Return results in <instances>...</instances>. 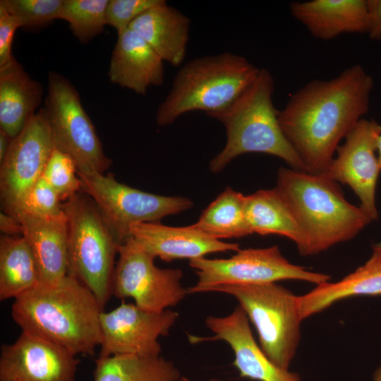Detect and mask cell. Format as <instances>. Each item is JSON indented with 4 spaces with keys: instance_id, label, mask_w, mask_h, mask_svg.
Here are the masks:
<instances>
[{
    "instance_id": "cell-1",
    "label": "cell",
    "mask_w": 381,
    "mask_h": 381,
    "mask_svg": "<svg viewBox=\"0 0 381 381\" xmlns=\"http://www.w3.org/2000/svg\"><path fill=\"white\" fill-rule=\"evenodd\" d=\"M373 79L359 64L313 80L278 111L282 130L306 172L325 174L339 143L368 111Z\"/></svg>"
},
{
    "instance_id": "cell-2",
    "label": "cell",
    "mask_w": 381,
    "mask_h": 381,
    "mask_svg": "<svg viewBox=\"0 0 381 381\" xmlns=\"http://www.w3.org/2000/svg\"><path fill=\"white\" fill-rule=\"evenodd\" d=\"M103 310L94 294L67 274L54 284H40L14 299L11 315L23 332L57 344L75 356H93L101 344Z\"/></svg>"
},
{
    "instance_id": "cell-3",
    "label": "cell",
    "mask_w": 381,
    "mask_h": 381,
    "mask_svg": "<svg viewBox=\"0 0 381 381\" xmlns=\"http://www.w3.org/2000/svg\"><path fill=\"white\" fill-rule=\"evenodd\" d=\"M276 190L303 237L298 250L310 256L354 238L372 222L361 208L345 198L337 182L325 174L279 168Z\"/></svg>"
},
{
    "instance_id": "cell-4",
    "label": "cell",
    "mask_w": 381,
    "mask_h": 381,
    "mask_svg": "<svg viewBox=\"0 0 381 381\" xmlns=\"http://www.w3.org/2000/svg\"><path fill=\"white\" fill-rule=\"evenodd\" d=\"M274 90L270 71L260 68L254 80L230 106L209 115L221 122L226 133L225 146L210 163L212 172L222 171L235 158L250 152L277 157L291 168L306 171L282 130L273 104Z\"/></svg>"
},
{
    "instance_id": "cell-5",
    "label": "cell",
    "mask_w": 381,
    "mask_h": 381,
    "mask_svg": "<svg viewBox=\"0 0 381 381\" xmlns=\"http://www.w3.org/2000/svg\"><path fill=\"white\" fill-rule=\"evenodd\" d=\"M259 71L245 57L229 52L191 60L176 73L169 94L158 107L156 123L165 126L188 112L203 111L209 116L225 109Z\"/></svg>"
},
{
    "instance_id": "cell-6",
    "label": "cell",
    "mask_w": 381,
    "mask_h": 381,
    "mask_svg": "<svg viewBox=\"0 0 381 381\" xmlns=\"http://www.w3.org/2000/svg\"><path fill=\"white\" fill-rule=\"evenodd\" d=\"M80 192L63 203L68 229V274L86 286L104 308L112 295L120 244L94 201Z\"/></svg>"
},
{
    "instance_id": "cell-7",
    "label": "cell",
    "mask_w": 381,
    "mask_h": 381,
    "mask_svg": "<svg viewBox=\"0 0 381 381\" xmlns=\"http://www.w3.org/2000/svg\"><path fill=\"white\" fill-rule=\"evenodd\" d=\"M208 292L236 298L254 325L262 350L277 365L289 370L301 340L298 296L277 283L222 285Z\"/></svg>"
},
{
    "instance_id": "cell-8",
    "label": "cell",
    "mask_w": 381,
    "mask_h": 381,
    "mask_svg": "<svg viewBox=\"0 0 381 381\" xmlns=\"http://www.w3.org/2000/svg\"><path fill=\"white\" fill-rule=\"evenodd\" d=\"M43 107L54 147L74 161L77 171L104 174L111 160L104 152L78 92L62 75L49 71Z\"/></svg>"
},
{
    "instance_id": "cell-9",
    "label": "cell",
    "mask_w": 381,
    "mask_h": 381,
    "mask_svg": "<svg viewBox=\"0 0 381 381\" xmlns=\"http://www.w3.org/2000/svg\"><path fill=\"white\" fill-rule=\"evenodd\" d=\"M81 192L95 203L119 244L129 237L130 228L136 224L159 222L193 207L182 196H167L147 193L116 181L111 174L77 171Z\"/></svg>"
},
{
    "instance_id": "cell-10",
    "label": "cell",
    "mask_w": 381,
    "mask_h": 381,
    "mask_svg": "<svg viewBox=\"0 0 381 381\" xmlns=\"http://www.w3.org/2000/svg\"><path fill=\"white\" fill-rule=\"evenodd\" d=\"M198 276L197 283L187 288L188 294L208 292L222 285L277 283L300 280L318 285L330 281L326 274L308 270L290 262L277 246L238 250L229 258H201L190 260Z\"/></svg>"
},
{
    "instance_id": "cell-11",
    "label": "cell",
    "mask_w": 381,
    "mask_h": 381,
    "mask_svg": "<svg viewBox=\"0 0 381 381\" xmlns=\"http://www.w3.org/2000/svg\"><path fill=\"white\" fill-rule=\"evenodd\" d=\"M112 283V295L131 298L138 307L162 312L179 304L188 294L182 284V271L159 268L155 258L128 237L119 245Z\"/></svg>"
},
{
    "instance_id": "cell-12",
    "label": "cell",
    "mask_w": 381,
    "mask_h": 381,
    "mask_svg": "<svg viewBox=\"0 0 381 381\" xmlns=\"http://www.w3.org/2000/svg\"><path fill=\"white\" fill-rule=\"evenodd\" d=\"M178 318L175 311H148L134 303L123 302L109 312L103 310L99 356H159L162 346L158 339L169 334Z\"/></svg>"
},
{
    "instance_id": "cell-13",
    "label": "cell",
    "mask_w": 381,
    "mask_h": 381,
    "mask_svg": "<svg viewBox=\"0 0 381 381\" xmlns=\"http://www.w3.org/2000/svg\"><path fill=\"white\" fill-rule=\"evenodd\" d=\"M55 148L43 108L12 139L0 163V197L3 211L12 210L28 190L42 176Z\"/></svg>"
},
{
    "instance_id": "cell-14",
    "label": "cell",
    "mask_w": 381,
    "mask_h": 381,
    "mask_svg": "<svg viewBox=\"0 0 381 381\" xmlns=\"http://www.w3.org/2000/svg\"><path fill=\"white\" fill-rule=\"evenodd\" d=\"M381 125L375 120L361 119L339 145L325 173L336 182L349 186L358 196L361 208L373 220L378 219L375 190L379 174L377 145Z\"/></svg>"
},
{
    "instance_id": "cell-15",
    "label": "cell",
    "mask_w": 381,
    "mask_h": 381,
    "mask_svg": "<svg viewBox=\"0 0 381 381\" xmlns=\"http://www.w3.org/2000/svg\"><path fill=\"white\" fill-rule=\"evenodd\" d=\"M80 360L64 348L22 331L0 352V381H75Z\"/></svg>"
},
{
    "instance_id": "cell-16",
    "label": "cell",
    "mask_w": 381,
    "mask_h": 381,
    "mask_svg": "<svg viewBox=\"0 0 381 381\" xmlns=\"http://www.w3.org/2000/svg\"><path fill=\"white\" fill-rule=\"evenodd\" d=\"M205 324L214 334H188L189 341H225L234 353L233 365L241 377L257 381H301L298 373L279 367L264 353L253 335L246 313L239 306L226 316H208Z\"/></svg>"
},
{
    "instance_id": "cell-17",
    "label": "cell",
    "mask_w": 381,
    "mask_h": 381,
    "mask_svg": "<svg viewBox=\"0 0 381 381\" xmlns=\"http://www.w3.org/2000/svg\"><path fill=\"white\" fill-rule=\"evenodd\" d=\"M129 237L142 250L166 262L189 260L226 251H238L239 245L212 238L195 228L170 226L159 222L136 224L130 228Z\"/></svg>"
},
{
    "instance_id": "cell-18",
    "label": "cell",
    "mask_w": 381,
    "mask_h": 381,
    "mask_svg": "<svg viewBox=\"0 0 381 381\" xmlns=\"http://www.w3.org/2000/svg\"><path fill=\"white\" fill-rule=\"evenodd\" d=\"M164 61L135 31L118 35L110 59L109 80L145 95L150 86L164 82Z\"/></svg>"
},
{
    "instance_id": "cell-19",
    "label": "cell",
    "mask_w": 381,
    "mask_h": 381,
    "mask_svg": "<svg viewBox=\"0 0 381 381\" xmlns=\"http://www.w3.org/2000/svg\"><path fill=\"white\" fill-rule=\"evenodd\" d=\"M22 224V236L35 257L41 284H54L68 274V229L65 213L41 217L20 211L9 214Z\"/></svg>"
},
{
    "instance_id": "cell-20",
    "label": "cell",
    "mask_w": 381,
    "mask_h": 381,
    "mask_svg": "<svg viewBox=\"0 0 381 381\" xmlns=\"http://www.w3.org/2000/svg\"><path fill=\"white\" fill-rule=\"evenodd\" d=\"M292 16L312 36L332 40L342 34L366 33L367 0H310L289 4Z\"/></svg>"
},
{
    "instance_id": "cell-21",
    "label": "cell",
    "mask_w": 381,
    "mask_h": 381,
    "mask_svg": "<svg viewBox=\"0 0 381 381\" xmlns=\"http://www.w3.org/2000/svg\"><path fill=\"white\" fill-rule=\"evenodd\" d=\"M43 87L32 79L14 56L0 66V130L17 136L37 112Z\"/></svg>"
},
{
    "instance_id": "cell-22",
    "label": "cell",
    "mask_w": 381,
    "mask_h": 381,
    "mask_svg": "<svg viewBox=\"0 0 381 381\" xmlns=\"http://www.w3.org/2000/svg\"><path fill=\"white\" fill-rule=\"evenodd\" d=\"M190 19L166 1L138 17L129 28L138 34L162 59L180 66L186 54Z\"/></svg>"
},
{
    "instance_id": "cell-23",
    "label": "cell",
    "mask_w": 381,
    "mask_h": 381,
    "mask_svg": "<svg viewBox=\"0 0 381 381\" xmlns=\"http://www.w3.org/2000/svg\"><path fill=\"white\" fill-rule=\"evenodd\" d=\"M376 295H381V252L373 250L363 265L341 279L315 285L308 293L298 296L299 312L303 320L341 300Z\"/></svg>"
},
{
    "instance_id": "cell-24",
    "label": "cell",
    "mask_w": 381,
    "mask_h": 381,
    "mask_svg": "<svg viewBox=\"0 0 381 381\" xmlns=\"http://www.w3.org/2000/svg\"><path fill=\"white\" fill-rule=\"evenodd\" d=\"M245 213L252 234L284 236L294 241L298 250L301 248V230L275 188L246 195Z\"/></svg>"
},
{
    "instance_id": "cell-25",
    "label": "cell",
    "mask_w": 381,
    "mask_h": 381,
    "mask_svg": "<svg viewBox=\"0 0 381 381\" xmlns=\"http://www.w3.org/2000/svg\"><path fill=\"white\" fill-rule=\"evenodd\" d=\"M40 284L34 253L23 236L0 238V300L20 296Z\"/></svg>"
},
{
    "instance_id": "cell-26",
    "label": "cell",
    "mask_w": 381,
    "mask_h": 381,
    "mask_svg": "<svg viewBox=\"0 0 381 381\" xmlns=\"http://www.w3.org/2000/svg\"><path fill=\"white\" fill-rule=\"evenodd\" d=\"M94 381H178L181 376L173 362L162 356L128 355L99 356Z\"/></svg>"
},
{
    "instance_id": "cell-27",
    "label": "cell",
    "mask_w": 381,
    "mask_h": 381,
    "mask_svg": "<svg viewBox=\"0 0 381 381\" xmlns=\"http://www.w3.org/2000/svg\"><path fill=\"white\" fill-rule=\"evenodd\" d=\"M245 197L230 187L225 188L192 225L218 240L252 234L246 217Z\"/></svg>"
},
{
    "instance_id": "cell-28",
    "label": "cell",
    "mask_w": 381,
    "mask_h": 381,
    "mask_svg": "<svg viewBox=\"0 0 381 381\" xmlns=\"http://www.w3.org/2000/svg\"><path fill=\"white\" fill-rule=\"evenodd\" d=\"M109 0H64L60 19L68 23L71 30L83 44L101 34L107 25Z\"/></svg>"
},
{
    "instance_id": "cell-29",
    "label": "cell",
    "mask_w": 381,
    "mask_h": 381,
    "mask_svg": "<svg viewBox=\"0 0 381 381\" xmlns=\"http://www.w3.org/2000/svg\"><path fill=\"white\" fill-rule=\"evenodd\" d=\"M64 0H1L20 28H38L60 19Z\"/></svg>"
},
{
    "instance_id": "cell-30",
    "label": "cell",
    "mask_w": 381,
    "mask_h": 381,
    "mask_svg": "<svg viewBox=\"0 0 381 381\" xmlns=\"http://www.w3.org/2000/svg\"><path fill=\"white\" fill-rule=\"evenodd\" d=\"M42 177L54 188L61 201L81 191L74 161L56 148L49 157Z\"/></svg>"
},
{
    "instance_id": "cell-31",
    "label": "cell",
    "mask_w": 381,
    "mask_h": 381,
    "mask_svg": "<svg viewBox=\"0 0 381 381\" xmlns=\"http://www.w3.org/2000/svg\"><path fill=\"white\" fill-rule=\"evenodd\" d=\"M16 211L41 217H55L64 214L61 198L42 177L28 190L16 207L6 213Z\"/></svg>"
},
{
    "instance_id": "cell-32",
    "label": "cell",
    "mask_w": 381,
    "mask_h": 381,
    "mask_svg": "<svg viewBox=\"0 0 381 381\" xmlns=\"http://www.w3.org/2000/svg\"><path fill=\"white\" fill-rule=\"evenodd\" d=\"M164 0H109L106 10L107 24L113 27L118 35L128 30L140 15Z\"/></svg>"
},
{
    "instance_id": "cell-33",
    "label": "cell",
    "mask_w": 381,
    "mask_h": 381,
    "mask_svg": "<svg viewBox=\"0 0 381 381\" xmlns=\"http://www.w3.org/2000/svg\"><path fill=\"white\" fill-rule=\"evenodd\" d=\"M18 28L20 26L16 18L0 4V66L8 63L13 56L12 43Z\"/></svg>"
},
{
    "instance_id": "cell-34",
    "label": "cell",
    "mask_w": 381,
    "mask_h": 381,
    "mask_svg": "<svg viewBox=\"0 0 381 381\" xmlns=\"http://www.w3.org/2000/svg\"><path fill=\"white\" fill-rule=\"evenodd\" d=\"M368 24L366 33L373 40H381V0H367Z\"/></svg>"
},
{
    "instance_id": "cell-35",
    "label": "cell",
    "mask_w": 381,
    "mask_h": 381,
    "mask_svg": "<svg viewBox=\"0 0 381 381\" xmlns=\"http://www.w3.org/2000/svg\"><path fill=\"white\" fill-rule=\"evenodd\" d=\"M0 230L2 235L6 236H17L23 234L22 224L19 220L4 211L0 213Z\"/></svg>"
},
{
    "instance_id": "cell-36",
    "label": "cell",
    "mask_w": 381,
    "mask_h": 381,
    "mask_svg": "<svg viewBox=\"0 0 381 381\" xmlns=\"http://www.w3.org/2000/svg\"><path fill=\"white\" fill-rule=\"evenodd\" d=\"M12 139L6 133L0 130V163L8 153Z\"/></svg>"
},
{
    "instance_id": "cell-37",
    "label": "cell",
    "mask_w": 381,
    "mask_h": 381,
    "mask_svg": "<svg viewBox=\"0 0 381 381\" xmlns=\"http://www.w3.org/2000/svg\"><path fill=\"white\" fill-rule=\"evenodd\" d=\"M377 155L379 165L381 169V135L379 136L378 140H377Z\"/></svg>"
},
{
    "instance_id": "cell-38",
    "label": "cell",
    "mask_w": 381,
    "mask_h": 381,
    "mask_svg": "<svg viewBox=\"0 0 381 381\" xmlns=\"http://www.w3.org/2000/svg\"><path fill=\"white\" fill-rule=\"evenodd\" d=\"M373 381H381V362L373 374Z\"/></svg>"
},
{
    "instance_id": "cell-39",
    "label": "cell",
    "mask_w": 381,
    "mask_h": 381,
    "mask_svg": "<svg viewBox=\"0 0 381 381\" xmlns=\"http://www.w3.org/2000/svg\"><path fill=\"white\" fill-rule=\"evenodd\" d=\"M373 250H378L381 252V241L374 244L373 246Z\"/></svg>"
},
{
    "instance_id": "cell-40",
    "label": "cell",
    "mask_w": 381,
    "mask_h": 381,
    "mask_svg": "<svg viewBox=\"0 0 381 381\" xmlns=\"http://www.w3.org/2000/svg\"><path fill=\"white\" fill-rule=\"evenodd\" d=\"M178 381H190L188 377L181 376Z\"/></svg>"
},
{
    "instance_id": "cell-41",
    "label": "cell",
    "mask_w": 381,
    "mask_h": 381,
    "mask_svg": "<svg viewBox=\"0 0 381 381\" xmlns=\"http://www.w3.org/2000/svg\"><path fill=\"white\" fill-rule=\"evenodd\" d=\"M206 381H230V380H223L217 379V378H212V379L207 380Z\"/></svg>"
}]
</instances>
